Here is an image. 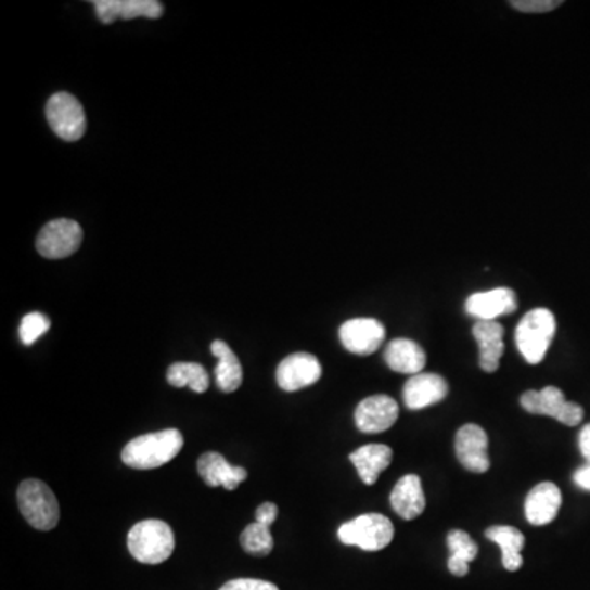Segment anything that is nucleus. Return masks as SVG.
I'll return each instance as SVG.
<instances>
[{"instance_id":"1","label":"nucleus","mask_w":590,"mask_h":590,"mask_svg":"<svg viewBox=\"0 0 590 590\" xmlns=\"http://www.w3.org/2000/svg\"><path fill=\"white\" fill-rule=\"evenodd\" d=\"M184 447V438L176 428L148 433L131 439L121 451V461L131 470H156L175 460Z\"/></svg>"},{"instance_id":"2","label":"nucleus","mask_w":590,"mask_h":590,"mask_svg":"<svg viewBox=\"0 0 590 590\" xmlns=\"http://www.w3.org/2000/svg\"><path fill=\"white\" fill-rule=\"evenodd\" d=\"M128 551L143 564H162L171 557L176 541L171 527L166 522L150 518L140 522L128 534Z\"/></svg>"},{"instance_id":"3","label":"nucleus","mask_w":590,"mask_h":590,"mask_svg":"<svg viewBox=\"0 0 590 590\" xmlns=\"http://www.w3.org/2000/svg\"><path fill=\"white\" fill-rule=\"evenodd\" d=\"M556 333V319L548 309H534L516 326V348L528 364L543 361Z\"/></svg>"},{"instance_id":"4","label":"nucleus","mask_w":590,"mask_h":590,"mask_svg":"<svg viewBox=\"0 0 590 590\" xmlns=\"http://www.w3.org/2000/svg\"><path fill=\"white\" fill-rule=\"evenodd\" d=\"M18 506L25 521L40 531H50L60 522V503L53 490L38 479H27L18 486Z\"/></svg>"},{"instance_id":"5","label":"nucleus","mask_w":590,"mask_h":590,"mask_svg":"<svg viewBox=\"0 0 590 590\" xmlns=\"http://www.w3.org/2000/svg\"><path fill=\"white\" fill-rule=\"evenodd\" d=\"M338 538L343 544L358 547L364 551H381L389 547L394 538V525L381 513H364L355 521L339 527Z\"/></svg>"},{"instance_id":"6","label":"nucleus","mask_w":590,"mask_h":590,"mask_svg":"<svg viewBox=\"0 0 590 590\" xmlns=\"http://www.w3.org/2000/svg\"><path fill=\"white\" fill-rule=\"evenodd\" d=\"M522 407L535 415L551 416L567 426L582 422V407L569 402L557 387L548 386L541 390H527L521 399Z\"/></svg>"},{"instance_id":"7","label":"nucleus","mask_w":590,"mask_h":590,"mask_svg":"<svg viewBox=\"0 0 590 590\" xmlns=\"http://www.w3.org/2000/svg\"><path fill=\"white\" fill-rule=\"evenodd\" d=\"M47 118L51 130L64 141L81 140L88 127L81 102L67 92L51 95L47 104Z\"/></svg>"},{"instance_id":"8","label":"nucleus","mask_w":590,"mask_h":590,"mask_svg":"<svg viewBox=\"0 0 590 590\" xmlns=\"http://www.w3.org/2000/svg\"><path fill=\"white\" fill-rule=\"evenodd\" d=\"M82 229L78 221L57 218L41 229L37 249L43 258L63 259L81 248Z\"/></svg>"},{"instance_id":"9","label":"nucleus","mask_w":590,"mask_h":590,"mask_svg":"<svg viewBox=\"0 0 590 590\" xmlns=\"http://www.w3.org/2000/svg\"><path fill=\"white\" fill-rule=\"evenodd\" d=\"M322 377V364L310 352H294L282 359L275 371L279 387L285 393H295L313 386Z\"/></svg>"},{"instance_id":"10","label":"nucleus","mask_w":590,"mask_h":590,"mask_svg":"<svg viewBox=\"0 0 590 590\" xmlns=\"http://www.w3.org/2000/svg\"><path fill=\"white\" fill-rule=\"evenodd\" d=\"M457 457L464 470L471 473L484 474L489 471V438L479 425L461 426L457 433Z\"/></svg>"},{"instance_id":"11","label":"nucleus","mask_w":590,"mask_h":590,"mask_svg":"<svg viewBox=\"0 0 590 590\" xmlns=\"http://www.w3.org/2000/svg\"><path fill=\"white\" fill-rule=\"evenodd\" d=\"M386 338V329L383 323L374 319H352L343 323L339 329V342L359 356L373 355L380 349Z\"/></svg>"},{"instance_id":"12","label":"nucleus","mask_w":590,"mask_h":590,"mask_svg":"<svg viewBox=\"0 0 590 590\" xmlns=\"http://www.w3.org/2000/svg\"><path fill=\"white\" fill-rule=\"evenodd\" d=\"M399 419V406L389 396H373L361 400L356 407L355 422L359 432L383 433Z\"/></svg>"},{"instance_id":"13","label":"nucleus","mask_w":590,"mask_h":590,"mask_svg":"<svg viewBox=\"0 0 590 590\" xmlns=\"http://www.w3.org/2000/svg\"><path fill=\"white\" fill-rule=\"evenodd\" d=\"M95 14L102 24H114L115 21H133L138 17L159 18L163 5L158 0H95Z\"/></svg>"},{"instance_id":"14","label":"nucleus","mask_w":590,"mask_h":590,"mask_svg":"<svg viewBox=\"0 0 590 590\" xmlns=\"http://www.w3.org/2000/svg\"><path fill=\"white\" fill-rule=\"evenodd\" d=\"M402 396L407 409L422 410L441 402L448 396V384L438 374H415L407 381Z\"/></svg>"},{"instance_id":"15","label":"nucleus","mask_w":590,"mask_h":590,"mask_svg":"<svg viewBox=\"0 0 590 590\" xmlns=\"http://www.w3.org/2000/svg\"><path fill=\"white\" fill-rule=\"evenodd\" d=\"M516 310V295L512 288L497 287L492 291L476 292L466 300V312L477 320H496Z\"/></svg>"},{"instance_id":"16","label":"nucleus","mask_w":590,"mask_h":590,"mask_svg":"<svg viewBox=\"0 0 590 590\" xmlns=\"http://www.w3.org/2000/svg\"><path fill=\"white\" fill-rule=\"evenodd\" d=\"M197 471L208 487H223L235 490L248 477L245 467L232 466L220 453L202 454L197 461Z\"/></svg>"},{"instance_id":"17","label":"nucleus","mask_w":590,"mask_h":590,"mask_svg":"<svg viewBox=\"0 0 590 590\" xmlns=\"http://www.w3.org/2000/svg\"><path fill=\"white\" fill-rule=\"evenodd\" d=\"M561 503H563V496L556 484H538L525 500V516L535 527H543L556 518Z\"/></svg>"},{"instance_id":"18","label":"nucleus","mask_w":590,"mask_h":590,"mask_svg":"<svg viewBox=\"0 0 590 590\" xmlns=\"http://www.w3.org/2000/svg\"><path fill=\"white\" fill-rule=\"evenodd\" d=\"M473 335L479 345V365L486 373H496L503 349V326L496 320H479L473 326Z\"/></svg>"},{"instance_id":"19","label":"nucleus","mask_w":590,"mask_h":590,"mask_svg":"<svg viewBox=\"0 0 590 590\" xmlns=\"http://www.w3.org/2000/svg\"><path fill=\"white\" fill-rule=\"evenodd\" d=\"M390 505L403 521H415L425 510V493L422 480L415 474L403 476L390 493Z\"/></svg>"},{"instance_id":"20","label":"nucleus","mask_w":590,"mask_h":590,"mask_svg":"<svg viewBox=\"0 0 590 590\" xmlns=\"http://www.w3.org/2000/svg\"><path fill=\"white\" fill-rule=\"evenodd\" d=\"M349 461L355 464L362 483L373 486L380 479L381 473L393 463V450L386 445H365L352 451Z\"/></svg>"},{"instance_id":"21","label":"nucleus","mask_w":590,"mask_h":590,"mask_svg":"<svg viewBox=\"0 0 590 590\" xmlns=\"http://www.w3.org/2000/svg\"><path fill=\"white\" fill-rule=\"evenodd\" d=\"M384 359L396 373L412 376L422 373L426 364V355L422 346L407 338L393 339L384 352Z\"/></svg>"},{"instance_id":"22","label":"nucleus","mask_w":590,"mask_h":590,"mask_svg":"<svg viewBox=\"0 0 590 590\" xmlns=\"http://www.w3.org/2000/svg\"><path fill=\"white\" fill-rule=\"evenodd\" d=\"M211 355L218 359L215 368V383L223 393H235L243 383V368L233 349L221 339L211 343Z\"/></svg>"},{"instance_id":"23","label":"nucleus","mask_w":590,"mask_h":590,"mask_svg":"<svg viewBox=\"0 0 590 590\" xmlns=\"http://www.w3.org/2000/svg\"><path fill=\"white\" fill-rule=\"evenodd\" d=\"M486 537L499 544L502 551V564L506 570H518L524 566L522 550L525 547V537L521 530L506 525H497L486 530Z\"/></svg>"},{"instance_id":"24","label":"nucleus","mask_w":590,"mask_h":590,"mask_svg":"<svg viewBox=\"0 0 590 590\" xmlns=\"http://www.w3.org/2000/svg\"><path fill=\"white\" fill-rule=\"evenodd\" d=\"M166 377L172 387H191L197 394H204L210 383L207 371L198 362H175L169 365Z\"/></svg>"},{"instance_id":"25","label":"nucleus","mask_w":590,"mask_h":590,"mask_svg":"<svg viewBox=\"0 0 590 590\" xmlns=\"http://www.w3.org/2000/svg\"><path fill=\"white\" fill-rule=\"evenodd\" d=\"M240 543H242L243 550L252 556H268L274 548V540H272L271 530L266 525L255 524L248 525L243 530L242 537H240Z\"/></svg>"},{"instance_id":"26","label":"nucleus","mask_w":590,"mask_h":590,"mask_svg":"<svg viewBox=\"0 0 590 590\" xmlns=\"http://www.w3.org/2000/svg\"><path fill=\"white\" fill-rule=\"evenodd\" d=\"M51 323L47 316L41 312H31L22 319L21 329H18V335H21V342L25 346H31L38 342L40 336L50 330Z\"/></svg>"},{"instance_id":"27","label":"nucleus","mask_w":590,"mask_h":590,"mask_svg":"<svg viewBox=\"0 0 590 590\" xmlns=\"http://www.w3.org/2000/svg\"><path fill=\"white\" fill-rule=\"evenodd\" d=\"M448 550L451 553L450 557H457V560L464 561V563H471L477 556V544L474 543L473 538L466 531H450V535H448Z\"/></svg>"},{"instance_id":"28","label":"nucleus","mask_w":590,"mask_h":590,"mask_svg":"<svg viewBox=\"0 0 590 590\" xmlns=\"http://www.w3.org/2000/svg\"><path fill=\"white\" fill-rule=\"evenodd\" d=\"M513 9L528 14H543V12L554 11L560 8V0H512L510 2Z\"/></svg>"},{"instance_id":"29","label":"nucleus","mask_w":590,"mask_h":590,"mask_svg":"<svg viewBox=\"0 0 590 590\" xmlns=\"http://www.w3.org/2000/svg\"><path fill=\"white\" fill-rule=\"evenodd\" d=\"M220 590H279L278 587L268 580L261 579H233L223 583Z\"/></svg>"},{"instance_id":"30","label":"nucleus","mask_w":590,"mask_h":590,"mask_svg":"<svg viewBox=\"0 0 590 590\" xmlns=\"http://www.w3.org/2000/svg\"><path fill=\"white\" fill-rule=\"evenodd\" d=\"M275 518H278V505H275V503L265 502L256 509V522H258V524L271 528Z\"/></svg>"},{"instance_id":"31","label":"nucleus","mask_w":590,"mask_h":590,"mask_svg":"<svg viewBox=\"0 0 590 590\" xmlns=\"http://www.w3.org/2000/svg\"><path fill=\"white\" fill-rule=\"evenodd\" d=\"M574 483H576V486H579L580 489L589 490L590 492V464H586V466L576 471V474H574Z\"/></svg>"},{"instance_id":"32","label":"nucleus","mask_w":590,"mask_h":590,"mask_svg":"<svg viewBox=\"0 0 590 590\" xmlns=\"http://www.w3.org/2000/svg\"><path fill=\"white\" fill-rule=\"evenodd\" d=\"M579 448L582 457L586 458L587 464H590V423L583 426L579 435Z\"/></svg>"},{"instance_id":"33","label":"nucleus","mask_w":590,"mask_h":590,"mask_svg":"<svg viewBox=\"0 0 590 590\" xmlns=\"http://www.w3.org/2000/svg\"><path fill=\"white\" fill-rule=\"evenodd\" d=\"M448 569L453 576L464 577L470 573V563H464V561L457 560V557H450L448 560Z\"/></svg>"}]
</instances>
